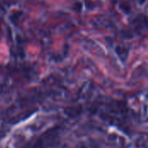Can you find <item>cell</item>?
I'll return each instance as SVG.
<instances>
[{
  "label": "cell",
  "mask_w": 148,
  "mask_h": 148,
  "mask_svg": "<svg viewBox=\"0 0 148 148\" xmlns=\"http://www.w3.org/2000/svg\"><path fill=\"white\" fill-rule=\"evenodd\" d=\"M134 23L136 26V28H138V29H147L148 18L144 15H140L134 18Z\"/></svg>",
  "instance_id": "obj_1"
},
{
  "label": "cell",
  "mask_w": 148,
  "mask_h": 148,
  "mask_svg": "<svg viewBox=\"0 0 148 148\" xmlns=\"http://www.w3.org/2000/svg\"><path fill=\"white\" fill-rule=\"evenodd\" d=\"M120 8L124 11V12H126V13H129L130 12V6L127 4V3H121V4H120Z\"/></svg>",
  "instance_id": "obj_2"
},
{
  "label": "cell",
  "mask_w": 148,
  "mask_h": 148,
  "mask_svg": "<svg viewBox=\"0 0 148 148\" xmlns=\"http://www.w3.org/2000/svg\"><path fill=\"white\" fill-rule=\"evenodd\" d=\"M138 1H139V3H143L146 0H138Z\"/></svg>",
  "instance_id": "obj_3"
}]
</instances>
